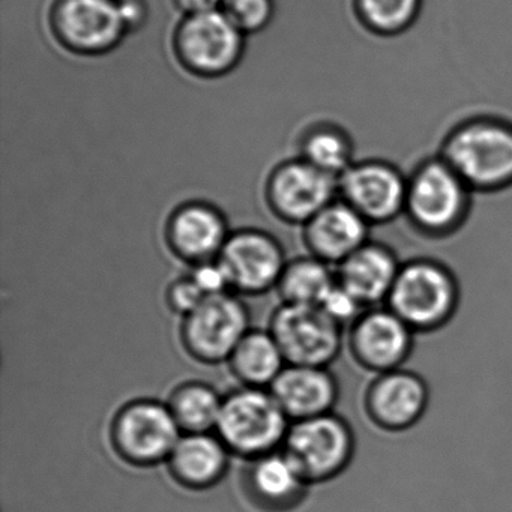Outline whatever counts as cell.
<instances>
[{"label": "cell", "mask_w": 512, "mask_h": 512, "mask_svg": "<svg viewBox=\"0 0 512 512\" xmlns=\"http://www.w3.org/2000/svg\"><path fill=\"white\" fill-rule=\"evenodd\" d=\"M230 233L226 215L202 200L176 206L164 227L170 253L190 266L218 259Z\"/></svg>", "instance_id": "2e32d148"}, {"label": "cell", "mask_w": 512, "mask_h": 512, "mask_svg": "<svg viewBox=\"0 0 512 512\" xmlns=\"http://www.w3.org/2000/svg\"><path fill=\"white\" fill-rule=\"evenodd\" d=\"M223 395L206 382L179 383L167 398V406L182 433H215Z\"/></svg>", "instance_id": "cb8c5ba5"}, {"label": "cell", "mask_w": 512, "mask_h": 512, "mask_svg": "<svg viewBox=\"0 0 512 512\" xmlns=\"http://www.w3.org/2000/svg\"><path fill=\"white\" fill-rule=\"evenodd\" d=\"M221 11L247 37L259 34L274 17V0H223Z\"/></svg>", "instance_id": "4316f807"}, {"label": "cell", "mask_w": 512, "mask_h": 512, "mask_svg": "<svg viewBox=\"0 0 512 512\" xmlns=\"http://www.w3.org/2000/svg\"><path fill=\"white\" fill-rule=\"evenodd\" d=\"M371 224L341 199L314 215L302 226L308 254L337 268L370 241Z\"/></svg>", "instance_id": "ac0fdd59"}, {"label": "cell", "mask_w": 512, "mask_h": 512, "mask_svg": "<svg viewBox=\"0 0 512 512\" xmlns=\"http://www.w3.org/2000/svg\"><path fill=\"white\" fill-rule=\"evenodd\" d=\"M460 301V281L446 263L415 257L401 263L385 305L416 334H431L454 319Z\"/></svg>", "instance_id": "7a4b0ae2"}, {"label": "cell", "mask_w": 512, "mask_h": 512, "mask_svg": "<svg viewBox=\"0 0 512 512\" xmlns=\"http://www.w3.org/2000/svg\"><path fill=\"white\" fill-rule=\"evenodd\" d=\"M188 274L191 275L194 283L202 290L206 298L232 292L226 272H224L223 266L220 265L217 259L191 266V271Z\"/></svg>", "instance_id": "f546056e"}, {"label": "cell", "mask_w": 512, "mask_h": 512, "mask_svg": "<svg viewBox=\"0 0 512 512\" xmlns=\"http://www.w3.org/2000/svg\"><path fill=\"white\" fill-rule=\"evenodd\" d=\"M329 317L340 323L343 328L352 325L367 308L352 295L347 292L340 283H335L331 292L323 299L322 304L319 305Z\"/></svg>", "instance_id": "f1b7e54d"}, {"label": "cell", "mask_w": 512, "mask_h": 512, "mask_svg": "<svg viewBox=\"0 0 512 512\" xmlns=\"http://www.w3.org/2000/svg\"><path fill=\"white\" fill-rule=\"evenodd\" d=\"M469 185L442 157L427 158L407 176L404 215L428 239L457 233L470 212Z\"/></svg>", "instance_id": "3957f363"}, {"label": "cell", "mask_w": 512, "mask_h": 512, "mask_svg": "<svg viewBox=\"0 0 512 512\" xmlns=\"http://www.w3.org/2000/svg\"><path fill=\"white\" fill-rule=\"evenodd\" d=\"M335 283L337 274L334 266L308 254L287 260L275 290L281 304L319 307Z\"/></svg>", "instance_id": "603a6c76"}, {"label": "cell", "mask_w": 512, "mask_h": 512, "mask_svg": "<svg viewBox=\"0 0 512 512\" xmlns=\"http://www.w3.org/2000/svg\"><path fill=\"white\" fill-rule=\"evenodd\" d=\"M407 176L380 158L353 163L338 178V199L352 206L371 226L388 224L404 215Z\"/></svg>", "instance_id": "4fadbf2b"}, {"label": "cell", "mask_w": 512, "mask_h": 512, "mask_svg": "<svg viewBox=\"0 0 512 512\" xmlns=\"http://www.w3.org/2000/svg\"><path fill=\"white\" fill-rule=\"evenodd\" d=\"M422 0H353L359 22L374 35L403 34L418 19Z\"/></svg>", "instance_id": "484cf974"}, {"label": "cell", "mask_w": 512, "mask_h": 512, "mask_svg": "<svg viewBox=\"0 0 512 512\" xmlns=\"http://www.w3.org/2000/svg\"><path fill=\"white\" fill-rule=\"evenodd\" d=\"M337 199L338 178L302 158L278 164L266 179L265 200L269 211L293 226H304Z\"/></svg>", "instance_id": "8fae6325"}, {"label": "cell", "mask_w": 512, "mask_h": 512, "mask_svg": "<svg viewBox=\"0 0 512 512\" xmlns=\"http://www.w3.org/2000/svg\"><path fill=\"white\" fill-rule=\"evenodd\" d=\"M397 253L383 242L370 241L335 268L337 281L365 308L385 305L401 268Z\"/></svg>", "instance_id": "ffe728a7"}, {"label": "cell", "mask_w": 512, "mask_h": 512, "mask_svg": "<svg viewBox=\"0 0 512 512\" xmlns=\"http://www.w3.org/2000/svg\"><path fill=\"white\" fill-rule=\"evenodd\" d=\"M230 457L232 454L217 434L185 433L166 461L167 472L187 490H209L229 472Z\"/></svg>", "instance_id": "44dd1931"}, {"label": "cell", "mask_w": 512, "mask_h": 512, "mask_svg": "<svg viewBox=\"0 0 512 512\" xmlns=\"http://www.w3.org/2000/svg\"><path fill=\"white\" fill-rule=\"evenodd\" d=\"M308 484H323L346 472L356 452L352 425L335 412L290 424L283 446Z\"/></svg>", "instance_id": "8992f818"}, {"label": "cell", "mask_w": 512, "mask_h": 512, "mask_svg": "<svg viewBox=\"0 0 512 512\" xmlns=\"http://www.w3.org/2000/svg\"><path fill=\"white\" fill-rule=\"evenodd\" d=\"M250 329L247 304L236 293L226 292L203 299L182 319L179 340L194 361L218 365L229 361Z\"/></svg>", "instance_id": "ba28073f"}, {"label": "cell", "mask_w": 512, "mask_h": 512, "mask_svg": "<svg viewBox=\"0 0 512 512\" xmlns=\"http://www.w3.org/2000/svg\"><path fill=\"white\" fill-rule=\"evenodd\" d=\"M172 4L182 16L190 17L221 10L223 0H172Z\"/></svg>", "instance_id": "1f68e13d"}, {"label": "cell", "mask_w": 512, "mask_h": 512, "mask_svg": "<svg viewBox=\"0 0 512 512\" xmlns=\"http://www.w3.org/2000/svg\"><path fill=\"white\" fill-rule=\"evenodd\" d=\"M173 55L191 76L218 79L235 70L245 49V35L223 11L184 17L172 37Z\"/></svg>", "instance_id": "52a82bcc"}, {"label": "cell", "mask_w": 512, "mask_h": 512, "mask_svg": "<svg viewBox=\"0 0 512 512\" xmlns=\"http://www.w3.org/2000/svg\"><path fill=\"white\" fill-rule=\"evenodd\" d=\"M416 332L386 305L367 308L347 331L350 356L368 373L404 367L415 347Z\"/></svg>", "instance_id": "5bb4252c"}, {"label": "cell", "mask_w": 512, "mask_h": 512, "mask_svg": "<svg viewBox=\"0 0 512 512\" xmlns=\"http://www.w3.org/2000/svg\"><path fill=\"white\" fill-rule=\"evenodd\" d=\"M226 364L242 386L269 389L287 362L269 329H250Z\"/></svg>", "instance_id": "7402d4cb"}, {"label": "cell", "mask_w": 512, "mask_h": 512, "mask_svg": "<svg viewBox=\"0 0 512 512\" xmlns=\"http://www.w3.org/2000/svg\"><path fill=\"white\" fill-rule=\"evenodd\" d=\"M242 490L263 512H289L307 496V479L283 449L248 460L242 473Z\"/></svg>", "instance_id": "e0dca14e"}, {"label": "cell", "mask_w": 512, "mask_h": 512, "mask_svg": "<svg viewBox=\"0 0 512 512\" xmlns=\"http://www.w3.org/2000/svg\"><path fill=\"white\" fill-rule=\"evenodd\" d=\"M118 5L128 35L145 26L149 14L146 0H118Z\"/></svg>", "instance_id": "4dcf8cb0"}, {"label": "cell", "mask_w": 512, "mask_h": 512, "mask_svg": "<svg viewBox=\"0 0 512 512\" xmlns=\"http://www.w3.org/2000/svg\"><path fill=\"white\" fill-rule=\"evenodd\" d=\"M269 391L290 422L334 412L340 385L329 367L286 365Z\"/></svg>", "instance_id": "d6986e66"}, {"label": "cell", "mask_w": 512, "mask_h": 512, "mask_svg": "<svg viewBox=\"0 0 512 512\" xmlns=\"http://www.w3.org/2000/svg\"><path fill=\"white\" fill-rule=\"evenodd\" d=\"M440 157L472 191H499L512 185V124L481 116L446 134Z\"/></svg>", "instance_id": "6da1fadb"}, {"label": "cell", "mask_w": 512, "mask_h": 512, "mask_svg": "<svg viewBox=\"0 0 512 512\" xmlns=\"http://www.w3.org/2000/svg\"><path fill=\"white\" fill-rule=\"evenodd\" d=\"M236 295L259 296L275 290L287 259L283 245L271 233L241 229L230 233L218 256Z\"/></svg>", "instance_id": "7c38bea8"}, {"label": "cell", "mask_w": 512, "mask_h": 512, "mask_svg": "<svg viewBox=\"0 0 512 512\" xmlns=\"http://www.w3.org/2000/svg\"><path fill=\"white\" fill-rule=\"evenodd\" d=\"M205 298L206 296L194 283L190 274L176 278L166 290L167 307L181 319L188 316L191 311L196 310Z\"/></svg>", "instance_id": "83f0119b"}, {"label": "cell", "mask_w": 512, "mask_h": 512, "mask_svg": "<svg viewBox=\"0 0 512 512\" xmlns=\"http://www.w3.org/2000/svg\"><path fill=\"white\" fill-rule=\"evenodd\" d=\"M299 152V158L335 178H340L355 163L349 134L335 125L322 124L311 128L302 136Z\"/></svg>", "instance_id": "d4e9b609"}, {"label": "cell", "mask_w": 512, "mask_h": 512, "mask_svg": "<svg viewBox=\"0 0 512 512\" xmlns=\"http://www.w3.org/2000/svg\"><path fill=\"white\" fill-rule=\"evenodd\" d=\"M182 434L167 403L152 398L119 407L109 428L110 446L119 460L139 469L166 464Z\"/></svg>", "instance_id": "5b68a950"}, {"label": "cell", "mask_w": 512, "mask_h": 512, "mask_svg": "<svg viewBox=\"0 0 512 512\" xmlns=\"http://www.w3.org/2000/svg\"><path fill=\"white\" fill-rule=\"evenodd\" d=\"M290 424L269 389L241 386L224 397L215 434L248 461L281 449Z\"/></svg>", "instance_id": "277c9868"}, {"label": "cell", "mask_w": 512, "mask_h": 512, "mask_svg": "<svg viewBox=\"0 0 512 512\" xmlns=\"http://www.w3.org/2000/svg\"><path fill=\"white\" fill-rule=\"evenodd\" d=\"M268 329L287 365L329 367L343 349V326L317 305L281 304Z\"/></svg>", "instance_id": "30bf717a"}, {"label": "cell", "mask_w": 512, "mask_h": 512, "mask_svg": "<svg viewBox=\"0 0 512 512\" xmlns=\"http://www.w3.org/2000/svg\"><path fill=\"white\" fill-rule=\"evenodd\" d=\"M49 29L62 49L85 58L107 55L128 35L118 0H53Z\"/></svg>", "instance_id": "9c48e42d"}, {"label": "cell", "mask_w": 512, "mask_h": 512, "mask_svg": "<svg viewBox=\"0 0 512 512\" xmlns=\"http://www.w3.org/2000/svg\"><path fill=\"white\" fill-rule=\"evenodd\" d=\"M430 404L427 380L401 367L374 374L362 397L365 416L377 430L404 433L424 418Z\"/></svg>", "instance_id": "9a60e30c"}]
</instances>
